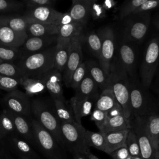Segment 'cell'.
<instances>
[{
	"label": "cell",
	"instance_id": "1",
	"mask_svg": "<svg viewBox=\"0 0 159 159\" xmlns=\"http://www.w3.org/2000/svg\"><path fill=\"white\" fill-rule=\"evenodd\" d=\"M109 84L117 102L122 107L125 116L130 119V80L124 67L114 56L108 76Z\"/></svg>",
	"mask_w": 159,
	"mask_h": 159
},
{
	"label": "cell",
	"instance_id": "2",
	"mask_svg": "<svg viewBox=\"0 0 159 159\" xmlns=\"http://www.w3.org/2000/svg\"><path fill=\"white\" fill-rule=\"evenodd\" d=\"M130 80V119L136 117H147L157 114L159 110V103L141 84L137 77Z\"/></svg>",
	"mask_w": 159,
	"mask_h": 159
},
{
	"label": "cell",
	"instance_id": "3",
	"mask_svg": "<svg viewBox=\"0 0 159 159\" xmlns=\"http://www.w3.org/2000/svg\"><path fill=\"white\" fill-rule=\"evenodd\" d=\"M31 109L34 118L65 150L61 130V122L55 112L53 104L52 107L40 99H35L31 101Z\"/></svg>",
	"mask_w": 159,
	"mask_h": 159
},
{
	"label": "cell",
	"instance_id": "4",
	"mask_svg": "<svg viewBox=\"0 0 159 159\" xmlns=\"http://www.w3.org/2000/svg\"><path fill=\"white\" fill-rule=\"evenodd\" d=\"M56 45L40 52L22 58L16 64L25 77H40L54 68Z\"/></svg>",
	"mask_w": 159,
	"mask_h": 159
},
{
	"label": "cell",
	"instance_id": "5",
	"mask_svg": "<svg viewBox=\"0 0 159 159\" xmlns=\"http://www.w3.org/2000/svg\"><path fill=\"white\" fill-rule=\"evenodd\" d=\"M30 121L36 149L39 150L46 159H68L65 150L59 145L52 135L35 118L31 117Z\"/></svg>",
	"mask_w": 159,
	"mask_h": 159
},
{
	"label": "cell",
	"instance_id": "6",
	"mask_svg": "<svg viewBox=\"0 0 159 159\" xmlns=\"http://www.w3.org/2000/svg\"><path fill=\"white\" fill-rule=\"evenodd\" d=\"M159 63V36L153 37L148 42L140 66L141 84L148 89L152 84Z\"/></svg>",
	"mask_w": 159,
	"mask_h": 159
},
{
	"label": "cell",
	"instance_id": "7",
	"mask_svg": "<svg viewBox=\"0 0 159 159\" xmlns=\"http://www.w3.org/2000/svg\"><path fill=\"white\" fill-rule=\"evenodd\" d=\"M122 39L134 44L145 37L151 22V12L131 14L122 20Z\"/></svg>",
	"mask_w": 159,
	"mask_h": 159
},
{
	"label": "cell",
	"instance_id": "8",
	"mask_svg": "<svg viewBox=\"0 0 159 159\" xmlns=\"http://www.w3.org/2000/svg\"><path fill=\"white\" fill-rule=\"evenodd\" d=\"M61 130L65 150L72 154L75 153L85 154L89 150L85 142L86 129L82 124H79L76 122H61Z\"/></svg>",
	"mask_w": 159,
	"mask_h": 159
},
{
	"label": "cell",
	"instance_id": "9",
	"mask_svg": "<svg viewBox=\"0 0 159 159\" xmlns=\"http://www.w3.org/2000/svg\"><path fill=\"white\" fill-rule=\"evenodd\" d=\"M97 32L101 40V48L98 59L99 64L106 74L109 76L116 48L114 30L111 26L106 25L98 29Z\"/></svg>",
	"mask_w": 159,
	"mask_h": 159
},
{
	"label": "cell",
	"instance_id": "10",
	"mask_svg": "<svg viewBox=\"0 0 159 159\" xmlns=\"http://www.w3.org/2000/svg\"><path fill=\"white\" fill-rule=\"evenodd\" d=\"M114 56L124 67L129 78L137 77L138 55L135 44L121 39L116 46Z\"/></svg>",
	"mask_w": 159,
	"mask_h": 159
},
{
	"label": "cell",
	"instance_id": "11",
	"mask_svg": "<svg viewBox=\"0 0 159 159\" xmlns=\"http://www.w3.org/2000/svg\"><path fill=\"white\" fill-rule=\"evenodd\" d=\"M131 120V129L135 134L142 159H155L156 150L146 128V117H136Z\"/></svg>",
	"mask_w": 159,
	"mask_h": 159
},
{
	"label": "cell",
	"instance_id": "12",
	"mask_svg": "<svg viewBox=\"0 0 159 159\" xmlns=\"http://www.w3.org/2000/svg\"><path fill=\"white\" fill-rule=\"evenodd\" d=\"M2 102L5 109L13 113L29 119L32 115L30 98L19 89L7 93L3 97Z\"/></svg>",
	"mask_w": 159,
	"mask_h": 159
},
{
	"label": "cell",
	"instance_id": "13",
	"mask_svg": "<svg viewBox=\"0 0 159 159\" xmlns=\"http://www.w3.org/2000/svg\"><path fill=\"white\" fill-rule=\"evenodd\" d=\"M1 141L15 159H40L34 148L17 134Z\"/></svg>",
	"mask_w": 159,
	"mask_h": 159
},
{
	"label": "cell",
	"instance_id": "14",
	"mask_svg": "<svg viewBox=\"0 0 159 159\" xmlns=\"http://www.w3.org/2000/svg\"><path fill=\"white\" fill-rule=\"evenodd\" d=\"M83 34L75 37L71 40L70 49L67 63L65 70L62 73L63 82L65 85L68 88L73 72L83 62Z\"/></svg>",
	"mask_w": 159,
	"mask_h": 159
},
{
	"label": "cell",
	"instance_id": "15",
	"mask_svg": "<svg viewBox=\"0 0 159 159\" xmlns=\"http://www.w3.org/2000/svg\"><path fill=\"white\" fill-rule=\"evenodd\" d=\"M62 12L52 7H39L27 9L22 16L27 22H39L58 26Z\"/></svg>",
	"mask_w": 159,
	"mask_h": 159
},
{
	"label": "cell",
	"instance_id": "16",
	"mask_svg": "<svg viewBox=\"0 0 159 159\" xmlns=\"http://www.w3.org/2000/svg\"><path fill=\"white\" fill-rule=\"evenodd\" d=\"M57 35L45 37H28L19 48L22 58L40 52L57 44Z\"/></svg>",
	"mask_w": 159,
	"mask_h": 159
},
{
	"label": "cell",
	"instance_id": "17",
	"mask_svg": "<svg viewBox=\"0 0 159 159\" xmlns=\"http://www.w3.org/2000/svg\"><path fill=\"white\" fill-rule=\"evenodd\" d=\"M40 78L43 81L46 91L48 92L52 99H65L63 90L62 73L53 68L43 74Z\"/></svg>",
	"mask_w": 159,
	"mask_h": 159
},
{
	"label": "cell",
	"instance_id": "18",
	"mask_svg": "<svg viewBox=\"0 0 159 159\" xmlns=\"http://www.w3.org/2000/svg\"><path fill=\"white\" fill-rule=\"evenodd\" d=\"M9 112L12 117L17 135L29 143L32 147L36 148L35 141L30 118L25 117L11 111H9Z\"/></svg>",
	"mask_w": 159,
	"mask_h": 159
},
{
	"label": "cell",
	"instance_id": "19",
	"mask_svg": "<svg viewBox=\"0 0 159 159\" xmlns=\"http://www.w3.org/2000/svg\"><path fill=\"white\" fill-rule=\"evenodd\" d=\"M96 101V99L93 98L76 99L74 97L71 98L70 104L77 123L82 124L81 118L91 114Z\"/></svg>",
	"mask_w": 159,
	"mask_h": 159
},
{
	"label": "cell",
	"instance_id": "20",
	"mask_svg": "<svg viewBox=\"0 0 159 159\" xmlns=\"http://www.w3.org/2000/svg\"><path fill=\"white\" fill-rule=\"evenodd\" d=\"M92 0H73L68 11L74 22L84 25L90 17V5Z\"/></svg>",
	"mask_w": 159,
	"mask_h": 159
},
{
	"label": "cell",
	"instance_id": "21",
	"mask_svg": "<svg viewBox=\"0 0 159 159\" xmlns=\"http://www.w3.org/2000/svg\"><path fill=\"white\" fill-rule=\"evenodd\" d=\"M28 38L27 34L17 32L7 27L0 25V44L20 48Z\"/></svg>",
	"mask_w": 159,
	"mask_h": 159
},
{
	"label": "cell",
	"instance_id": "22",
	"mask_svg": "<svg viewBox=\"0 0 159 159\" xmlns=\"http://www.w3.org/2000/svg\"><path fill=\"white\" fill-rule=\"evenodd\" d=\"M129 130L102 134L104 139V152L110 155L115 150L125 146Z\"/></svg>",
	"mask_w": 159,
	"mask_h": 159
},
{
	"label": "cell",
	"instance_id": "23",
	"mask_svg": "<svg viewBox=\"0 0 159 159\" xmlns=\"http://www.w3.org/2000/svg\"><path fill=\"white\" fill-rule=\"evenodd\" d=\"M88 74L94 80L101 91L108 87L109 78L104 70L100 66L99 63L95 60H88L84 61Z\"/></svg>",
	"mask_w": 159,
	"mask_h": 159
},
{
	"label": "cell",
	"instance_id": "24",
	"mask_svg": "<svg viewBox=\"0 0 159 159\" xmlns=\"http://www.w3.org/2000/svg\"><path fill=\"white\" fill-rule=\"evenodd\" d=\"M131 129V120L125 114L107 117L105 123L99 130L102 134L120 131Z\"/></svg>",
	"mask_w": 159,
	"mask_h": 159
},
{
	"label": "cell",
	"instance_id": "25",
	"mask_svg": "<svg viewBox=\"0 0 159 159\" xmlns=\"http://www.w3.org/2000/svg\"><path fill=\"white\" fill-rule=\"evenodd\" d=\"M70 40H57L54 53V68L61 73L66 66L70 49Z\"/></svg>",
	"mask_w": 159,
	"mask_h": 159
},
{
	"label": "cell",
	"instance_id": "26",
	"mask_svg": "<svg viewBox=\"0 0 159 159\" xmlns=\"http://www.w3.org/2000/svg\"><path fill=\"white\" fill-rule=\"evenodd\" d=\"M98 89L96 83L87 73L83 80L75 90L73 97L76 99L93 98L97 99L99 96Z\"/></svg>",
	"mask_w": 159,
	"mask_h": 159
},
{
	"label": "cell",
	"instance_id": "27",
	"mask_svg": "<svg viewBox=\"0 0 159 159\" xmlns=\"http://www.w3.org/2000/svg\"><path fill=\"white\" fill-rule=\"evenodd\" d=\"M19 80V85L24 88L25 93L29 98L40 94L46 91L45 84L40 77L23 76Z\"/></svg>",
	"mask_w": 159,
	"mask_h": 159
},
{
	"label": "cell",
	"instance_id": "28",
	"mask_svg": "<svg viewBox=\"0 0 159 159\" xmlns=\"http://www.w3.org/2000/svg\"><path fill=\"white\" fill-rule=\"evenodd\" d=\"M0 25L7 27L17 32L27 34L28 22L22 16L19 14L0 15Z\"/></svg>",
	"mask_w": 159,
	"mask_h": 159
},
{
	"label": "cell",
	"instance_id": "29",
	"mask_svg": "<svg viewBox=\"0 0 159 159\" xmlns=\"http://www.w3.org/2000/svg\"><path fill=\"white\" fill-rule=\"evenodd\" d=\"M26 33L28 37L57 35L58 26L53 24L39 22H28Z\"/></svg>",
	"mask_w": 159,
	"mask_h": 159
},
{
	"label": "cell",
	"instance_id": "30",
	"mask_svg": "<svg viewBox=\"0 0 159 159\" xmlns=\"http://www.w3.org/2000/svg\"><path fill=\"white\" fill-rule=\"evenodd\" d=\"M120 105L113 92L109 87H107L99 94L95 102L94 108L108 112L114 107Z\"/></svg>",
	"mask_w": 159,
	"mask_h": 159
},
{
	"label": "cell",
	"instance_id": "31",
	"mask_svg": "<svg viewBox=\"0 0 159 159\" xmlns=\"http://www.w3.org/2000/svg\"><path fill=\"white\" fill-rule=\"evenodd\" d=\"M55 112L60 122H76L71 107L65 99H52Z\"/></svg>",
	"mask_w": 159,
	"mask_h": 159
},
{
	"label": "cell",
	"instance_id": "32",
	"mask_svg": "<svg viewBox=\"0 0 159 159\" xmlns=\"http://www.w3.org/2000/svg\"><path fill=\"white\" fill-rule=\"evenodd\" d=\"M84 26L77 22L58 26L57 40H70L75 37L83 35Z\"/></svg>",
	"mask_w": 159,
	"mask_h": 159
},
{
	"label": "cell",
	"instance_id": "33",
	"mask_svg": "<svg viewBox=\"0 0 159 159\" xmlns=\"http://www.w3.org/2000/svg\"><path fill=\"white\" fill-rule=\"evenodd\" d=\"M146 128L157 152L159 149V114L158 113L146 117Z\"/></svg>",
	"mask_w": 159,
	"mask_h": 159
},
{
	"label": "cell",
	"instance_id": "34",
	"mask_svg": "<svg viewBox=\"0 0 159 159\" xmlns=\"http://www.w3.org/2000/svg\"><path fill=\"white\" fill-rule=\"evenodd\" d=\"M83 42L84 43L91 54L98 60L101 48V40L97 31L92 30L83 35Z\"/></svg>",
	"mask_w": 159,
	"mask_h": 159
},
{
	"label": "cell",
	"instance_id": "35",
	"mask_svg": "<svg viewBox=\"0 0 159 159\" xmlns=\"http://www.w3.org/2000/svg\"><path fill=\"white\" fill-rule=\"evenodd\" d=\"M0 131L2 139L17 134L12 117L9 111L5 108L0 114Z\"/></svg>",
	"mask_w": 159,
	"mask_h": 159
},
{
	"label": "cell",
	"instance_id": "36",
	"mask_svg": "<svg viewBox=\"0 0 159 159\" xmlns=\"http://www.w3.org/2000/svg\"><path fill=\"white\" fill-rule=\"evenodd\" d=\"M22 58L19 48H14L0 44V60L5 62L16 63Z\"/></svg>",
	"mask_w": 159,
	"mask_h": 159
},
{
	"label": "cell",
	"instance_id": "37",
	"mask_svg": "<svg viewBox=\"0 0 159 159\" xmlns=\"http://www.w3.org/2000/svg\"><path fill=\"white\" fill-rule=\"evenodd\" d=\"M84 138L86 145L89 148L92 147L104 152V139L102 133L86 130Z\"/></svg>",
	"mask_w": 159,
	"mask_h": 159
},
{
	"label": "cell",
	"instance_id": "38",
	"mask_svg": "<svg viewBox=\"0 0 159 159\" xmlns=\"http://www.w3.org/2000/svg\"><path fill=\"white\" fill-rule=\"evenodd\" d=\"M0 75L17 80L24 76L21 70L16 63L5 61L0 63Z\"/></svg>",
	"mask_w": 159,
	"mask_h": 159
},
{
	"label": "cell",
	"instance_id": "39",
	"mask_svg": "<svg viewBox=\"0 0 159 159\" xmlns=\"http://www.w3.org/2000/svg\"><path fill=\"white\" fill-rule=\"evenodd\" d=\"M147 0H130L124 1L119 7L118 18L123 20L127 16L131 15L134 11L144 3Z\"/></svg>",
	"mask_w": 159,
	"mask_h": 159
},
{
	"label": "cell",
	"instance_id": "40",
	"mask_svg": "<svg viewBox=\"0 0 159 159\" xmlns=\"http://www.w3.org/2000/svg\"><path fill=\"white\" fill-rule=\"evenodd\" d=\"M125 146L127 147L129 155L131 157L140 156V147L137 138L132 129L129 130L125 140Z\"/></svg>",
	"mask_w": 159,
	"mask_h": 159
},
{
	"label": "cell",
	"instance_id": "41",
	"mask_svg": "<svg viewBox=\"0 0 159 159\" xmlns=\"http://www.w3.org/2000/svg\"><path fill=\"white\" fill-rule=\"evenodd\" d=\"M24 7L22 1L14 0H0V14L16 12Z\"/></svg>",
	"mask_w": 159,
	"mask_h": 159
},
{
	"label": "cell",
	"instance_id": "42",
	"mask_svg": "<svg viewBox=\"0 0 159 159\" xmlns=\"http://www.w3.org/2000/svg\"><path fill=\"white\" fill-rule=\"evenodd\" d=\"M86 74L87 69L86 65L85 63L83 61L73 72L71 78L69 88H71L75 91L83 80Z\"/></svg>",
	"mask_w": 159,
	"mask_h": 159
},
{
	"label": "cell",
	"instance_id": "43",
	"mask_svg": "<svg viewBox=\"0 0 159 159\" xmlns=\"http://www.w3.org/2000/svg\"><path fill=\"white\" fill-rule=\"evenodd\" d=\"M90 16L94 20H101L107 16V11L104 9L101 3L92 0L90 5Z\"/></svg>",
	"mask_w": 159,
	"mask_h": 159
},
{
	"label": "cell",
	"instance_id": "44",
	"mask_svg": "<svg viewBox=\"0 0 159 159\" xmlns=\"http://www.w3.org/2000/svg\"><path fill=\"white\" fill-rule=\"evenodd\" d=\"M19 86V80L0 75V89L6 91L11 92L17 89Z\"/></svg>",
	"mask_w": 159,
	"mask_h": 159
},
{
	"label": "cell",
	"instance_id": "45",
	"mask_svg": "<svg viewBox=\"0 0 159 159\" xmlns=\"http://www.w3.org/2000/svg\"><path fill=\"white\" fill-rule=\"evenodd\" d=\"M90 116L91 120L94 122L99 130H100L107 118V112L94 108Z\"/></svg>",
	"mask_w": 159,
	"mask_h": 159
},
{
	"label": "cell",
	"instance_id": "46",
	"mask_svg": "<svg viewBox=\"0 0 159 159\" xmlns=\"http://www.w3.org/2000/svg\"><path fill=\"white\" fill-rule=\"evenodd\" d=\"M24 7H27V9H33L39 7H52L55 6L56 3L55 0H27L23 1Z\"/></svg>",
	"mask_w": 159,
	"mask_h": 159
},
{
	"label": "cell",
	"instance_id": "47",
	"mask_svg": "<svg viewBox=\"0 0 159 159\" xmlns=\"http://www.w3.org/2000/svg\"><path fill=\"white\" fill-rule=\"evenodd\" d=\"M159 7V0H147L144 3L138 7L132 14L151 12Z\"/></svg>",
	"mask_w": 159,
	"mask_h": 159
},
{
	"label": "cell",
	"instance_id": "48",
	"mask_svg": "<svg viewBox=\"0 0 159 159\" xmlns=\"http://www.w3.org/2000/svg\"><path fill=\"white\" fill-rule=\"evenodd\" d=\"M113 159H127L129 156V153L127 147L125 145L110 154Z\"/></svg>",
	"mask_w": 159,
	"mask_h": 159
},
{
	"label": "cell",
	"instance_id": "49",
	"mask_svg": "<svg viewBox=\"0 0 159 159\" xmlns=\"http://www.w3.org/2000/svg\"><path fill=\"white\" fill-rule=\"evenodd\" d=\"M74 22H74V20H73V19L71 17V16L70 15V14L67 12L62 13V14L59 19L58 26L66 25V24H71V23H74Z\"/></svg>",
	"mask_w": 159,
	"mask_h": 159
},
{
	"label": "cell",
	"instance_id": "50",
	"mask_svg": "<svg viewBox=\"0 0 159 159\" xmlns=\"http://www.w3.org/2000/svg\"><path fill=\"white\" fill-rule=\"evenodd\" d=\"M102 7H104V9L107 11H110L112 9H113L114 7H115L117 4V1H116L114 0H106L104 1H103L101 3Z\"/></svg>",
	"mask_w": 159,
	"mask_h": 159
},
{
	"label": "cell",
	"instance_id": "51",
	"mask_svg": "<svg viewBox=\"0 0 159 159\" xmlns=\"http://www.w3.org/2000/svg\"><path fill=\"white\" fill-rule=\"evenodd\" d=\"M0 142L2 146V148H3V151H4V157H5V158L6 159H15L12 155L10 153V152L6 148V147L4 146V145L2 144V142L0 140Z\"/></svg>",
	"mask_w": 159,
	"mask_h": 159
},
{
	"label": "cell",
	"instance_id": "52",
	"mask_svg": "<svg viewBox=\"0 0 159 159\" xmlns=\"http://www.w3.org/2000/svg\"><path fill=\"white\" fill-rule=\"evenodd\" d=\"M73 159H87L84 154L81 153H73Z\"/></svg>",
	"mask_w": 159,
	"mask_h": 159
},
{
	"label": "cell",
	"instance_id": "53",
	"mask_svg": "<svg viewBox=\"0 0 159 159\" xmlns=\"http://www.w3.org/2000/svg\"><path fill=\"white\" fill-rule=\"evenodd\" d=\"M84 155L87 158V159H99L96 155H94L93 153L91 152L90 150H88Z\"/></svg>",
	"mask_w": 159,
	"mask_h": 159
},
{
	"label": "cell",
	"instance_id": "54",
	"mask_svg": "<svg viewBox=\"0 0 159 159\" xmlns=\"http://www.w3.org/2000/svg\"><path fill=\"white\" fill-rule=\"evenodd\" d=\"M153 24L155 27V28L159 30V16L156 17L155 19L153 20Z\"/></svg>",
	"mask_w": 159,
	"mask_h": 159
},
{
	"label": "cell",
	"instance_id": "55",
	"mask_svg": "<svg viewBox=\"0 0 159 159\" xmlns=\"http://www.w3.org/2000/svg\"><path fill=\"white\" fill-rule=\"evenodd\" d=\"M0 159H6L4 154V151H3V148L0 142Z\"/></svg>",
	"mask_w": 159,
	"mask_h": 159
},
{
	"label": "cell",
	"instance_id": "56",
	"mask_svg": "<svg viewBox=\"0 0 159 159\" xmlns=\"http://www.w3.org/2000/svg\"><path fill=\"white\" fill-rule=\"evenodd\" d=\"M154 86H155V91H156L158 94H159V78H158L157 81H156V83H155Z\"/></svg>",
	"mask_w": 159,
	"mask_h": 159
},
{
	"label": "cell",
	"instance_id": "57",
	"mask_svg": "<svg viewBox=\"0 0 159 159\" xmlns=\"http://www.w3.org/2000/svg\"><path fill=\"white\" fill-rule=\"evenodd\" d=\"M155 159H159V149L157 151V153H156V155H155Z\"/></svg>",
	"mask_w": 159,
	"mask_h": 159
},
{
	"label": "cell",
	"instance_id": "58",
	"mask_svg": "<svg viewBox=\"0 0 159 159\" xmlns=\"http://www.w3.org/2000/svg\"><path fill=\"white\" fill-rule=\"evenodd\" d=\"M132 159H142L140 156L139 157H132Z\"/></svg>",
	"mask_w": 159,
	"mask_h": 159
},
{
	"label": "cell",
	"instance_id": "59",
	"mask_svg": "<svg viewBox=\"0 0 159 159\" xmlns=\"http://www.w3.org/2000/svg\"><path fill=\"white\" fill-rule=\"evenodd\" d=\"M2 139V134L1 133V131H0V140Z\"/></svg>",
	"mask_w": 159,
	"mask_h": 159
},
{
	"label": "cell",
	"instance_id": "60",
	"mask_svg": "<svg viewBox=\"0 0 159 159\" xmlns=\"http://www.w3.org/2000/svg\"><path fill=\"white\" fill-rule=\"evenodd\" d=\"M127 159H132V157H131L129 155Z\"/></svg>",
	"mask_w": 159,
	"mask_h": 159
},
{
	"label": "cell",
	"instance_id": "61",
	"mask_svg": "<svg viewBox=\"0 0 159 159\" xmlns=\"http://www.w3.org/2000/svg\"><path fill=\"white\" fill-rule=\"evenodd\" d=\"M2 60H0V63H1V62H2Z\"/></svg>",
	"mask_w": 159,
	"mask_h": 159
}]
</instances>
